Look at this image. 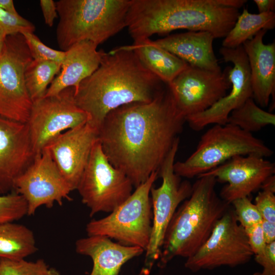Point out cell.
Here are the masks:
<instances>
[{
	"instance_id": "obj_1",
	"label": "cell",
	"mask_w": 275,
	"mask_h": 275,
	"mask_svg": "<svg viewBox=\"0 0 275 275\" xmlns=\"http://www.w3.org/2000/svg\"><path fill=\"white\" fill-rule=\"evenodd\" d=\"M185 121L167 85L150 102L129 103L110 112L98 141L110 163L136 188L159 170Z\"/></svg>"
},
{
	"instance_id": "obj_2",
	"label": "cell",
	"mask_w": 275,
	"mask_h": 275,
	"mask_svg": "<svg viewBox=\"0 0 275 275\" xmlns=\"http://www.w3.org/2000/svg\"><path fill=\"white\" fill-rule=\"evenodd\" d=\"M163 84L133 50L123 46L105 52L97 69L75 90L74 99L88 115L87 123L99 131L110 112L129 103L151 102Z\"/></svg>"
},
{
	"instance_id": "obj_3",
	"label": "cell",
	"mask_w": 275,
	"mask_h": 275,
	"mask_svg": "<svg viewBox=\"0 0 275 275\" xmlns=\"http://www.w3.org/2000/svg\"><path fill=\"white\" fill-rule=\"evenodd\" d=\"M246 0H130L126 27L133 42L180 29L224 38Z\"/></svg>"
},
{
	"instance_id": "obj_4",
	"label": "cell",
	"mask_w": 275,
	"mask_h": 275,
	"mask_svg": "<svg viewBox=\"0 0 275 275\" xmlns=\"http://www.w3.org/2000/svg\"><path fill=\"white\" fill-rule=\"evenodd\" d=\"M197 177L190 196L178 207L166 231L158 259L161 267L176 257L187 259L194 255L229 209L230 204L216 194L213 176Z\"/></svg>"
},
{
	"instance_id": "obj_5",
	"label": "cell",
	"mask_w": 275,
	"mask_h": 275,
	"mask_svg": "<svg viewBox=\"0 0 275 275\" xmlns=\"http://www.w3.org/2000/svg\"><path fill=\"white\" fill-rule=\"evenodd\" d=\"M56 30L58 44L65 51L90 41L98 45L126 27L130 0H60Z\"/></svg>"
},
{
	"instance_id": "obj_6",
	"label": "cell",
	"mask_w": 275,
	"mask_h": 275,
	"mask_svg": "<svg viewBox=\"0 0 275 275\" xmlns=\"http://www.w3.org/2000/svg\"><path fill=\"white\" fill-rule=\"evenodd\" d=\"M273 151L252 133L230 124H215L201 136L195 151L185 160L175 162L180 177L192 178L204 174L237 156L269 157Z\"/></svg>"
},
{
	"instance_id": "obj_7",
	"label": "cell",
	"mask_w": 275,
	"mask_h": 275,
	"mask_svg": "<svg viewBox=\"0 0 275 275\" xmlns=\"http://www.w3.org/2000/svg\"><path fill=\"white\" fill-rule=\"evenodd\" d=\"M158 175V171L153 172L108 215L89 222L86 228L88 236H105L122 245L139 246L145 251L152 230L150 189Z\"/></svg>"
},
{
	"instance_id": "obj_8",
	"label": "cell",
	"mask_w": 275,
	"mask_h": 275,
	"mask_svg": "<svg viewBox=\"0 0 275 275\" xmlns=\"http://www.w3.org/2000/svg\"><path fill=\"white\" fill-rule=\"evenodd\" d=\"M132 188L129 178L110 163L98 140L76 188L90 216L114 211L130 196Z\"/></svg>"
},
{
	"instance_id": "obj_9",
	"label": "cell",
	"mask_w": 275,
	"mask_h": 275,
	"mask_svg": "<svg viewBox=\"0 0 275 275\" xmlns=\"http://www.w3.org/2000/svg\"><path fill=\"white\" fill-rule=\"evenodd\" d=\"M32 60L21 34L6 38L0 55V117L28 121L33 101L25 86L24 71Z\"/></svg>"
},
{
	"instance_id": "obj_10",
	"label": "cell",
	"mask_w": 275,
	"mask_h": 275,
	"mask_svg": "<svg viewBox=\"0 0 275 275\" xmlns=\"http://www.w3.org/2000/svg\"><path fill=\"white\" fill-rule=\"evenodd\" d=\"M179 142L178 138L159 169L158 175L162 178L161 185L157 188L153 186L150 189L152 230L145 251L146 261L149 267L159 259L166 231L176 210L192 192L193 184L187 180L181 181L174 170Z\"/></svg>"
},
{
	"instance_id": "obj_11",
	"label": "cell",
	"mask_w": 275,
	"mask_h": 275,
	"mask_svg": "<svg viewBox=\"0 0 275 275\" xmlns=\"http://www.w3.org/2000/svg\"><path fill=\"white\" fill-rule=\"evenodd\" d=\"M254 256L244 229L230 208L218 221L210 235L185 267L197 272L220 266L235 267L248 262Z\"/></svg>"
},
{
	"instance_id": "obj_12",
	"label": "cell",
	"mask_w": 275,
	"mask_h": 275,
	"mask_svg": "<svg viewBox=\"0 0 275 275\" xmlns=\"http://www.w3.org/2000/svg\"><path fill=\"white\" fill-rule=\"evenodd\" d=\"M73 87L33 102L27 122L36 155L57 136L86 124L88 115L75 103Z\"/></svg>"
},
{
	"instance_id": "obj_13",
	"label": "cell",
	"mask_w": 275,
	"mask_h": 275,
	"mask_svg": "<svg viewBox=\"0 0 275 275\" xmlns=\"http://www.w3.org/2000/svg\"><path fill=\"white\" fill-rule=\"evenodd\" d=\"M167 85L177 109L185 120L210 108L231 87L227 68L215 72L189 65Z\"/></svg>"
},
{
	"instance_id": "obj_14",
	"label": "cell",
	"mask_w": 275,
	"mask_h": 275,
	"mask_svg": "<svg viewBox=\"0 0 275 275\" xmlns=\"http://www.w3.org/2000/svg\"><path fill=\"white\" fill-rule=\"evenodd\" d=\"M14 191L26 201L30 216L42 206L50 208L54 203L62 205L64 200H71L72 191L46 148L16 180Z\"/></svg>"
},
{
	"instance_id": "obj_15",
	"label": "cell",
	"mask_w": 275,
	"mask_h": 275,
	"mask_svg": "<svg viewBox=\"0 0 275 275\" xmlns=\"http://www.w3.org/2000/svg\"><path fill=\"white\" fill-rule=\"evenodd\" d=\"M219 53L225 62L233 65L232 68H227L231 90L205 111L186 118L195 130H201L210 124H227L230 114L247 99L253 98L250 67L242 45L235 48L222 47Z\"/></svg>"
},
{
	"instance_id": "obj_16",
	"label": "cell",
	"mask_w": 275,
	"mask_h": 275,
	"mask_svg": "<svg viewBox=\"0 0 275 275\" xmlns=\"http://www.w3.org/2000/svg\"><path fill=\"white\" fill-rule=\"evenodd\" d=\"M274 173V163L264 157L251 155L234 157L201 175L212 176L217 181L227 183L219 196L230 204L237 199L249 197L260 188Z\"/></svg>"
},
{
	"instance_id": "obj_17",
	"label": "cell",
	"mask_w": 275,
	"mask_h": 275,
	"mask_svg": "<svg viewBox=\"0 0 275 275\" xmlns=\"http://www.w3.org/2000/svg\"><path fill=\"white\" fill-rule=\"evenodd\" d=\"M98 140V130L86 123L63 132L45 148L71 191L76 189Z\"/></svg>"
},
{
	"instance_id": "obj_18",
	"label": "cell",
	"mask_w": 275,
	"mask_h": 275,
	"mask_svg": "<svg viewBox=\"0 0 275 275\" xmlns=\"http://www.w3.org/2000/svg\"><path fill=\"white\" fill-rule=\"evenodd\" d=\"M36 156L27 123L0 117V195L14 191L16 180Z\"/></svg>"
},
{
	"instance_id": "obj_19",
	"label": "cell",
	"mask_w": 275,
	"mask_h": 275,
	"mask_svg": "<svg viewBox=\"0 0 275 275\" xmlns=\"http://www.w3.org/2000/svg\"><path fill=\"white\" fill-rule=\"evenodd\" d=\"M267 31L262 30L242 45L250 70L253 98L262 107L274 102L275 43L265 44Z\"/></svg>"
},
{
	"instance_id": "obj_20",
	"label": "cell",
	"mask_w": 275,
	"mask_h": 275,
	"mask_svg": "<svg viewBox=\"0 0 275 275\" xmlns=\"http://www.w3.org/2000/svg\"><path fill=\"white\" fill-rule=\"evenodd\" d=\"M75 248L77 253L91 258L93 268L89 275H119L125 263L145 251L140 247L124 245L101 235L78 239Z\"/></svg>"
},
{
	"instance_id": "obj_21",
	"label": "cell",
	"mask_w": 275,
	"mask_h": 275,
	"mask_svg": "<svg viewBox=\"0 0 275 275\" xmlns=\"http://www.w3.org/2000/svg\"><path fill=\"white\" fill-rule=\"evenodd\" d=\"M213 36L206 31H188L168 35L151 42L178 57L188 65L211 71H221L214 52Z\"/></svg>"
},
{
	"instance_id": "obj_22",
	"label": "cell",
	"mask_w": 275,
	"mask_h": 275,
	"mask_svg": "<svg viewBox=\"0 0 275 275\" xmlns=\"http://www.w3.org/2000/svg\"><path fill=\"white\" fill-rule=\"evenodd\" d=\"M96 44L90 41L77 43L65 51L59 73L48 88L45 96L59 93L73 87L77 89L80 83L98 67L105 53L97 50Z\"/></svg>"
},
{
	"instance_id": "obj_23",
	"label": "cell",
	"mask_w": 275,
	"mask_h": 275,
	"mask_svg": "<svg viewBox=\"0 0 275 275\" xmlns=\"http://www.w3.org/2000/svg\"><path fill=\"white\" fill-rule=\"evenodd\" d=\"M124 47L133 50L142 64L166 85L188 66L173 53L153 44L150 39Z\"/></svg>"
},
{
	"instance_id": "obj_24",
	"label": "cell",
	"mask_w": 275,
	"mask_h": 275,
	"mask_svg": "<svg viewBox=\"0 0 275 275\" xmlns=\"http://www.w3.org/2000/svg\"><path fill=\"white\" fill-rule=\"evenodd\" d=\"M37 250L35 236L30 229L14 222L0 224V258L24 259Z\"/></svg>"
},
{
	"instance_id": "obj_25",
	"label": "cell",
	"mask_w": 275,
	"mask_h": 275,
	"mask_svg": "<svg viewBox=\"0 0 275 275\" xmlns=\"http://www.w3.org/2000/svg\"><path fill=\"white\" fill-rule=\"evenodd\" d=\"M274 26V12L255 14L244 9L238 15L231 30L224 37L222 47L235 48L242 46L261 30H272Z\"/></svg>"
},
{
	"instance_id": "obj_26",
	"label": "cell",
	"mask_w": 275,
	"mask_h": 275,
	"mask_svg": "<svg viewBox=\"0 0 275 275\" xmlns=\"http://www.w3.org/2000/svg\"><path fill=\"white\" fill-rule=\"evenodd\" d=\"M61 63L33 59L24 71L25 86L33 101L44 97L47 90L61 69Z\"/></svg>"
},
{
	"instance_id": "obj_27",
	"label": "cell",
	"mask_w": 275,
	"mask_h": 275,
	"mask_svg": "<svg viewBox=\"0 0 275 275\" xmlns=\"http://www.w3.org/2000/svg\"><path fill=\"white\" fill-rule=\"evenodd\" d=\"M227 123L252 133L268 125L274 126L275 115L263 110L250 98L230 114Z\"/></svg>"
},
{
	"instance_id": "obj_28",
	"label": "cell",
	"mask_w": 275,
	"mask_h": 275,
	"mask_svg": "<svg viewBox=\"0 0 275 275\" xmlns=\"http://www.w3.org/2000/svg\"><path fill=\"white\" fill-rule=\"evenodd\" d=\"M0 275H61L43 259L35 262L24 259L14 260L0 258Z\"/></svg>"
},
{
	"instance_id": "obj_29",
	"label": "cell",
	"mask_w": 275,
	"mask_h": 275,
	"mask_svg": "<svg viewBox=\"0 0 275 275\" xmlns=\"http://www.w3.org/2000/svg\"><path fill=\"white\" fill-rule=\"evenodd\" d=\"M28 214L24 198L15 191L0 195V224L19 220Z\"/></svg>"
},
{
	"instance_id": "obj_30",
	"label": "cell",
	"mask_w": 275,
	"mask_h": 275,
	"mask_svg": "<svg viewBox=\"0 0 275 275\" xmlns=\"http://www.w3.org/2000/svg\"><path fill=\"white\" fill-rule=\"evenodd\" d=\"M25 40L33 59L62 63L65 51L53 49L44 44L33 32L21 34Z\"/></svg>"
},
{
	"instance_id": "obj_31",
	"label": "cell",
	"mask_w": 275,
	"mask_h": 275,
	"mask_svg": "<svg viewBox=\"0 0 275 275\" xmlns=\"http://www.w3.org/2000/svg\"><path fill=\"white\" fill-rule=\"evenodd\" d=\"M35 31V25L19 14L10 13L0 8V38L6 39L10 35Z\"/></svg>"
},
{
	"instance_id": "obj_32",
	"label": "cell",
	"mask_w": 275,
	"mask_h": 275,
	"mask_svg": "<svg viewBox=\"0 0 275 275\" xmlns=\"http://www.w3.org/2000/svg\"><path fill=\"white\" fill-rule=\"evenodd\" d=\"M231 204L238 223L244 228L260 224L262 217L249 197L237 199Z\"/></svg>"
},
{
	"instance_id": "obj_33",
	"label": "cell",
	"mask_w": 275,
	"mask_h": 275,
	"mask_svg": "<svg viewBox=\"0 0 275 275\" xmlns=\"http://www.w3.org/2000/svg\"><path fill=\"white\" fill-rule=\"evenodd\" d=\"M261 188L262 190L255 198L254 204L263 220L275 223V187L264 186Z\"/></svg>"
},
{
	"instance_id": "obj_34",
	"label": "cell",
	"mask_w": 275,
	"mask_h": 275,
	"mask_svg": "<svg viewBox=\"0 0 275 275\" xmlns=\"http://www.w3.org/2000/svg\"><path fill=\"white\" fill-rule=\"evenodd\" d=\"M255 261L263 268L266 275H275V241L267 244L260 254L254 255Z\"/></svg>"
},
{
	"instance_id": "obj_35",
	"label": "cell",
	"mask_w": 275,
	"mask_h": 275,
	"mask_svg": "<svg viewBox=\"0 0 275 275\" xmlns=\"http://www.w3.org/2000/svg\"><path fill=\"white\" fill-rule=\"evenodd\" d=\"M261 224L244 229L250 246L254 255H259L263 253L267 244Z\"/></svg>"
},
{
	"instance_id": "obj_36",
	"label": "cell",
	"mask_w": 275,
	"mask_h": 275,
	"mask_svg": "<svg viewBox=\"0 0 275 275\" xmlns=\"http://www.w3.org/2000/svg\"><path fill=\"white\" fill-rule=\"evenodd\" d=\"M40 5L45 24L52 26L58 17L56 3L52 0H41Z\"/></svg>"
},
{
	"instance_id": "obj_37",
	"label": "cell",
	"mask_w": 275,
	"mask_h": 275,
	"mask_svg": "<svg viewBox=\"0 0 275 275\" xmlns=\"http://www.w3.org/2000/svg\"><path fill=\"white\" fill-rule=\"evenodd\" d=\"M261 225L266 244L275 241V223L263 220Z\"/></svg>"
},
{
	"instance_id": "obj_38",
	"label": "cell",
	"mask_w": 275,
	"mask_h": 275,
	"mask_svg": "<svg viewBox=\"0 0 275 275\" xmlns=\"http://www.w3.org/2000/svg\"><path fill=\"white\" fill-rule=\"evenodd\" d=\"M253 2L257 7L259 13L274 12V0H254Z\"/></svg>"
},
{
	"instance_id": "obj_39",
	"label": "cell",
	"mask_w": 275,
	"mask_h": 275,
	"mask_svg": "<svg viewBox=\"0 0 275 275\" xmlns=\"http://www.w3.org/2000/svg\"><path fill=\"white\" fill-rule=\"evenodd\" d=\"M0 8L10 13L18 14L12 0H0Z\"/></svg>"
},
{
	"instance_id": "obj_40",
	"label": "cell",
	"mask_w": 275,
	"mask_h": 275,
	"mask_svg": "<svg viewBox=\"0 0 275 275\" xmlns=\"http://www.w3.org/2000/svg\"><path fill=\"white\" fill-rule=\"evenodd\" d=\"M5 39L0 38V55L2 52Z\"/></svg>"
},
{
	"instance_id": "obj_41",
	"label": "cell",
	"mask_w": 275,
	"mask_h": 275,
	"mask_svg": "<svg viewBox=\"0 0 275 275\" xmlns=\"http://www.w3.org/2000/svg\"><path fill=\"white\" fill-rule=\"evenodd\" d=\"M253 275H266L263 273L262 272H256L253 274Z\"/></svg>"
}]
</instances>
